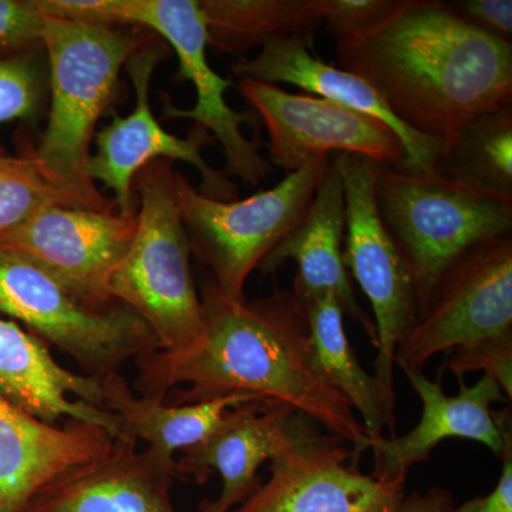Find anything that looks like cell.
<instances>
[{"instance_id":"cell-1","label":"cell","mask_w":512,"mask_h":512,"mask_svg":"<svg viewBox=\"0 0 512 512\" xmlns=\"http://www.w3.org/2000/svg\"><path fill=\"white\" fill-rule=\"evenodd\" d=\"M204 338L181 353L164 350L136 359L134 387L143 397L191 404L228 394H254L318 421L336 439L352 444L355 463L370 439L348 400L316 372L308 323L292 292L261 301H237L202 284Z\"/></svg>"},{"instance_id":"cell-2","label":"cell","mask_w":512,"mask_h":512,"mask_svg":"<svg viewBox=\"0 0 512 512\" xmlns=\"http://www.w3.org/2000/svg\"><path fill=\"white\" fill-rule=\"evenodd\" d=\"M336 53L404 126L443 144L512 103V43L468 25L444 0H400L376 28L336 42Z\"/></svg>"},{"instance_id":"cell-3","label":"cell","mask_w":512,"mask_h":512,"mask_svg":"<svg viewBox=\"0 0 512 512\" xmlns=\"http://www.w3.org/2000/svg\"><path fill=\"white\" fill-rule=\"evenodd\" d=\"M147 42L143 30L46 15L42 45L49 56L52 101L35 158L50 183L92 210L116 208L89 175L94 131L116 96L121 69Z\"/></svg>"},{"instance_id":"cell-4","label":"cell","mask_w":512,"mask_h":512,"mask_svg":"<svg viewBox=\"0 0 512 512\" xmlns=\"http://www.w3.org/2000/svg\"><path fill=\"white\" fill-rule=\"evenodd\" d=\"M376 200L412 276L419 318L461 258L512 231V197L433 171L412 173L379 164Z\"/></svg>"},{"instance_id":"cell-5","label":"cell","mask_w":512,"mask_h":512,"mask_svg":"<svg viewBox=\"0 0 512 512\" xmlns=\"http://www.w3.org/2000/svg\"><path fill=\"white\" fill-rule=\"evenodd\" d=\"M174 175L173 161L157 160L134 178L137 231L111 278L110 295L144 320L160 350L181 353L204 338L205 313Z\"/></svg>"},{"instance_id":"cell-6","label":"cell","mask_w":512,"mask_h":512,"mask_svg":"<svg viewBox=\"0 0 512 512\" xmlns=\"http://www.w3.org/2000/svg\"><path fill=\"white\" fill-rule=\"evenodd\" d=\"M329 165V157L309 161L271 190L232 201L204 197L175 171V194L192 254L211 269L212 281L225 295L244 301L249 275L301 222Z\"/></svg>"},{"instance_id":"cell-7","label":"cell","mask_w":512,"mask_h":512,"mask_svg":"<svg viewBox=\"0 0 512 512\" xmlns=\"http://www.w3.org/2000/svg\"><path fill=\"white\" fill-rule=\"evenodd\" d=\"M0 313L72 357L84 375L119 373L128 360L160 350L156 336L127 306H94L5 248H0Z\"/></svg>"},{"instance_id":"cell-8","label":"cell","mask_w":512,"mask_h":512,"mask_svg":"<svg viewBox=\"0 0 512 512\" xmlns=\"http://www.w3.org/2000/svg\"><path fill=\"white\" fill-rule=\"evenodd\" d=\"M83 10L87 22L133 25L163 37L178 57V77L194 84L197 92L192 109H177L165 101V119L194 120L220 141L228 177L258 185L271 174V164L259 154L261 144L242 134L248 114L238 113L225 100L231 80L221 77L208 62L207 26L198 0H87Z\"/></svg>"},{"instance_id":"cell-9","label":"cell","mask_w":512,"mask_h":512,"mask_svg":"<svg viewBox=\"0 0 512 512\" xmlns=\"http://www.w3.org/2000/svg\"><path fill=\"white\" fill-rule=\"evenodd\" d=\"M336 168L345 192L343 262L372 305L377 335L375 379L387 426L394 429V355L419 319L409 268L384 227L376 200L379 163L357 154H338Z\"/></svg>"},{"instance_id":"cell-10","label":"cell","mask_w":512,"mask_h":512,"mask_svg":"<svg viewBox=\"0 0 512 512\" xmlns=\"http://www.w3.org/2000/svg\"><path fill=\"white\" fill-rule=\"evenodd\" d=\"M512 335V237L485 242L461 258L400 343L394 365L421 370L439 353Z\"/></svg>"},{"instance_id":"cell-11","label":"cell","mask_w":512,"mask_h":512,"mask_svg":"<svg viewBox=\"0 0 512 512\" xmlns=\"http://www.w3.org/2000/svg\"><path fill=\"white\" fill-rule=\"evenodd\" d=\"M158 43L147 42L126 64L130 74L136 106L127 117H114L109 126L94 136L96 154L89 160V175L113 191L117 211L136 214L133 183L136 175L157 160L185 161L201 174L198 191L218 201L237 200V185L224 171L214 170L201 156L202 147L214 141L211 134L197 126L188 138L165 131L150 107V87L154 70L163 59Z\"/></svg>"},{"instance_id":"cell-12","label":"cell","mask_w":512,"mask_h":512,"mask_svg":"<svg viewBox=\"0 0 512 512\" xmlns=\"http://www.w3.org/2000/svg\"><path fill=\"white\" fill-rule=\"evenodd\" d=\"M237 89L268 128L269 164L286 173L335 151L394 167L404 163L400 138L373 117L322 97L288 93L258 80L241 79Z\"/></svg>"},{"instance_id":"cell-13","label":"cell","mask_w":512,"mask_h":512,"mask_svg":"<svg viewBox=\"0 0 512 512\" xmlns=\"http://www.w3.org/2000/svg\"><path fill=\"white\" fill-rule=\"evenodd\" d=\"M136 231L137 212L47 205L0 239V248L29 259L84 301L104 308L116 303L110 281Z\"/></svg>"},{"instance_id":"cell-14","label":"cell","mask_w":512,"mask_h":512,"mask_svg":"<svg viewBox=\"0 0 512 512\" xmlns=\"http://www.w3.org/2000/svg\"><path fill=\"white\" fill-rule=\"evenodd\" d=\"M335 436L311 431L272 460L271 478L232 512H392L406 478L383 480L348 466Z\"/></svg>"},{"instance_id":"cell-15","label":"cell","mask_w":512,"mask_h":512,"mask_svg":"<svg viewBox=\"0 0 512 512\" xmlns=\"http://www.w3.org/2000/svg\"><path fill=\"white\" fill-rule=\"evenodd\" d=\"M301 414L271 400H255L228 410L201 443L175 460V476L205 483L211 471L222 478L220 497L204 501L200 512H232L261 485L258 470L308 433Z\"/></svg>"},{"instance_id":"cell-16","label":"cell","mask_w":512,"mask_h":512,"mask_svg":"<svg viewBox=\"0 0 512 512\" xmlns=\"http://www.w3.org/2000/svg\"><path fill=\"white\" fill-rule=\"evenodd\" d=\"M404 375L423 403L419 424L406 436L370 441L375 454L373 476L383 480L406 478L407 471L429 458L437 444L446 439L477 441L503 456L511 430H507V410L494 412V403L503 402L504 392L493 377L484 375L468 387L458 377V393L447 396L440 382H433L421 370L406 369Z\"/></svg>"},{"instance_id":"cell-17","label":"cell","mask_w":512,"mask_h":512,"mask_svg":"<svg viewBox=\"0 0 512 512\" xmlns=\"http://www.w3.org/2000/svg\"><path fill=\"white\" fill-rule=\"evenodd\" d=\"M114 440L84 421L36 419L0 394V512H25L47 485L106 456Z\"/></svg>"},{"instance_id":"cell-18","label":"cell","mask_w":512,"mask_h":512,"mask_svg":"<svg viewBox=\"0 0 512 512\" xmlns=\"http://www.w3.org/2000/svg\"><path fill=\"white\" fill-rule=\"evenodd\" d=\"M346 208L342 177L330 163L301 222L266 256L259 269L271 274L288 261L298 265L292 295L299 305L332 295L343 313L356 320L377 345L375 322L356 301L355 289L343 262Z\"/></svg>"},{"instance_id":"cell-19","label":"cell","mask_w":512,"mask_h":512,"mask_svg":"<svg viewBox=\"0 0 512 512\" xmlns=\"http://www.w3.org/2000/svg\"><path fill=\"white\" fill-rule=\"evenodd\" d=\"M0 394L49 424L77 420L120 437L119 421L103 409L100 377L60 365L47 343L15 320L0 318Z\"/></svg>"},{"instance_id":"cell-20","label":"cell","mask_w":512,"mask_h":512,"mask_svg":"<svg viewBox=\"0 0 512 512\" xmlns=\"http://www.w3.org/2000/svg\"><path fill=\"white\" fill-rule=\"evenodd\" d=\"M239 79L292 84L312 96L322 97L357 113L382 121L397 134L404 148L402 170L431 173L443 143L421 136L397 120L375 87L357 74L322 62L301 39H275L261 47L254 59L232 64Z\"/></svg>"},{"instance_id":"cell-21","label":"cell","mask_w":512,"mask_h":512,"mask_svg":"<svg viewBox=\"0 0 512 512\" xmlns=\"http://www.w3.org/2000/svg\"><path fill=\"white\" fill-rule=\"evenodd\" d=\"M175 477V460L116 439L106 456L43 488L25 512H177Z\"/></svg>"},{"instance_id":"cell-22","label":"cell","mask_w":512,"mask_h":512,"mask_svg":"<svg viewBox=\"0 0 512 512\" xmlns=\"http://www.w3.org/2000/svg\"><path fill=\"white\" fill-rule=\"evenodd\" d=\"M103 409L119 421V439L143 440L147 448L174 461L177 451L201 443L225 416L241 404L264 400L254 394L234 393L191 404L137 397L120 373L101 376Z\"/></svg>"},{"instance_id":"cell-23","label":"cell","mask_w":512,"mask_h":512,"mask_svg":"<svg viewBox=\"0 0 512 512\" xmlns=\"http://www.w3.org/2000/svg\"><path fill=\"white\" fill-rule=\"evenodd\" d=\"M200 6L208 46L242 60L275 39H301L313 50L322 26L311 0H201Z\"/></svg>"},{"instance_id":"cell-24","label":"cell","mask_w":512,"mask_h":512,"mask_svg":"<svg viewBox=\"0 0 512 512\" xmlns=\"http://www.w3.org/2000/svg\"><path fill=\"white\" fill-rule=\"evenodd\" d=\"M302 309L316 372L360 413L370 441L382 439L384 427L389 426L379 386L375 376L363 369L353 352L339 302L328 295L306 303Z\"/></svg>"},{"instance_id":"cell-25","label":"cell","mask_w":512,"mask_h":512,"mask_svg":"<svg viewBox=\"0 0 512 512\" xmlns=\"http://www.w3.org/2000/svg\"><path fill=\"white\" fill-rule=\"evenodd\" d=\"M433 173L512 197V104L461 128L443 144Z\"/></svg>"},{"instance_id":"cell-26","label":"cell","mask_w":512,"mask_h":512,"mask_svg":"<svg viewBox=\"0 0 512 512\" xmlns=\"http://www.w3.org/2000/svg\"><path fill=\"white\" fill-rule=\"evenodd\" d=\"M47 205L89 208L72 192L50 183L35 156L0 157V239L22 227Z\"/></svg>"},{"instance_id":"cell-27","label":"cell","mask_w":512,"mask_h":512,"mask_svg":"<svg viewBox=\"0 0 512 512\" xmlns=\"http://www.w3.org/2000/svg\"><path fill=\"white\" fill-rule=\"evenodd\" d=\"M399 5L400 0H311L312 9L336 42L365 35Z\"/></svg>"},{"instance_id":"cell-28","label":"cell","mask_w":512,"mask_h":512,"mask_svg":"<svg viewBox=\"0 0 512 512\" xmlns=\"http://www.w3.org/2000/svg\"><path fill=\"white\" fill-rule=\"evenodd\" d=\"M42 82L26 59H0V124L28 119L39 107Z\"/></svg>"},{"instance_id":"cell-29","label":"cell","mask_w":512,"mask_h":512,"mask_svg":"<svg viewBox=\"0 0 512 512\" xmlns=\"http://www.w3.org/2000/svg\"><path fill=\"white\" fill-rule=\"evenodd\" d=\"M451 372L457 377L481 370L500 384L508 399L512 397V335L485 340L468 348L450 352Z\"/></svg>"},{"instance_id":"cell-30","label":"cell","mask_w":512,"mask_h":512,"mask_svg":"<svg viewBox=\"0 0 512 512\" xmlns=\"http://www.w3.org/2000/svg\"><path fill=\"white\" fill-rule=\"evenodd\" d=\"M46 15L37 0H0V50L42 43Z\"/></svg>"},{"instance_id":"cell-31","label":"cell","mask_w":512,"mask_h":512,"mask_svg":"<svg viewBox=\"0 0 512 512\" xmlns=\"http://www.w3.org/2000/svg\"><path fill=\"white\" fill-rule=\"evenodd\" d=\"M448 8L468 25L512 43L511 0H453Z\"/></svg>"},{"instance_id":"cell-32","label":"cell","mask_w":512,"mask_h":512,"mask_svg":"<svg viewBox=\"0 0 512 512\" xmlns=\"http://www.w3.org/2000/svg\"><path fill=\"white\" fill-rule=\"evenodd\" d=\"M501 457L504 460L503 471L494 490L458 507L450 504L446 512H512V439L507 441Z\"/></svg>"},{"instance_id":"cell-33","label":"cell","mask_w":512,"mask_h":512,"mask_svg":"<svg viewBox=\"0 0 512 512\" xmlns=\"http://www.w3.org/2000/svg\"><path fill=\"white\" fill-rule=\"evenodd\" d=\"M450 504H453V500L447 491L433 488L424 495L414 493L403 497L392 512H446Z\"/></svg>"}]
</instances>
